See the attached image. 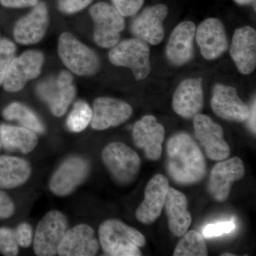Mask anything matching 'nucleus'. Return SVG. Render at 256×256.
<instances>
[{"instance_id": "1", "label": "nucleus", "mask_w": 256, "mask_h": 256, "mask_svg": "<svg viewBox=\"0 0 256 256\" xmlns=\"http://www.w3.org/2000/svg\"><path fill=\"white\" fill-rule=\"evenodd\" d=\"M166 170L173 181L181 185L195 184L206 176V160L188 133H176L168 140Z\"/></svg>"}, {"instance_id": "2", "label": "nucleus", "mask_w": 256, "mask_h": 256, "mask_svg": "<svg viewBox=\"0 0 256 256\" xmlns=\"http://www.w3.org/2000/svg\"><path fill=\"white\" fill-rule=\"evenodd\" d=\"M98 240L102 252L110 256H141L146 238L138 229L118 220L102 222L98 229Z\"/></svg>"}, {"instance_id": "3", "label": "nucleus", "mask_w": 256, "mask_h": 256, "mask_svg": "<svg viewBox=\"0 0 256 256\" xmlns=\"http://www.w3.org/2000/svg\"><path fill=\"white\" fill-rule=\"evenodd\" d=\"M104 164L116 182L130 184L140 170V158L136 151L122 142H112L102 152Z\"/></svg>"}, {"instance_id": "4", "label": "nucleus", "mask_w": 256, "mask_h": 256, "mask_svg": "<svg viewBox=\"0 0 256 256\" xmlns=\"http://www.w3.org/2000/svg\"><path fill=\"white\" fill-rule=\"evenodd\" d=\"M58 52L64 65L76 75H94L100 67V60L95 52L72 34L65 32L60 35Z\"/></svg>"}, {"instance_id": "5", "label": "nucleus", "mask_w": 256, "mask_h": 256, "mask_svg": "<svg viewBox=\"0 0 256 256\" xmlns=\"http://www.w3.org/2000/svg\"><path fill=\"white\" fill-rule=\"evenodd\" d=\"M150 50L148 43L134 37L112 47L109 60L118 66L131 68L136 80H141L150 73Z\"/></svg>"}, {"instance_id": "6", "label": "nucleus", "mask_w": 256, "mask_h": 256, "mask_svg": "<svg viewBox=\"0 0 256 256\" xmlns=\"http://www.w3.org/2000/svg\"><path fill=\"white\" fill-rule=\"evenodd\" d=\"M68 229V220L62 212L46 213L37 225L34 237V252L38 256L57 255L58 246Z\"/></svg>"}, {"instance_id": "7", "label": "nucleus", "mask_w": 256, "mask_h": 256, "mask_svg": "<svg viewBox=\"0 0 256 256\" xmlns=\"http://www.w3.org/2000/svg\"><path fill=\"white\" fill-rule=\"evenodd\" d=\"M94 20V38L96 44L102 48H112L119 42L124 28V16L112 5L96 3L90 10Z\"/></svg>"}, {"instance_id": "8", "label": "nucleus", "mask_w": 256, "mask_h": 256, "mask_svg": "<svg viewBox=\"0 0 256 256\" xmlns=\"http://www.w3.org/2000/svg\"><path fill=\"white\" fill-rule=\"evenodd\" d=\"M90 171V163L86 159L77 156H68L50 176V191L56 196H68L86 180Z\"/></svg>"}, {"instance_id": "9", "label": "nucleus", "mask_w": 256, "mask_h": 256, "mask_svg": "<svg viewBox=\"0 0 256 256\" xmlns=\"http://www.w3.org/2000/svg\"><path fill=\"white\" fill-rule=\"evenodd\" d=\"M76 92L73 77L68 72H62L56 78L41 82L37 86V94L56 117H62L66 112Z\"/></svg>"}, {"instance_id": "10", "label": "nucleus", "mask_w": 256, "mask_h": 256, "mask_svg": "<svg viewBox=\"0 0 256 256\" xmlns=\"http://www.w3.org/2000/svg\"><path fill=\"white\" fill-rule=\"evenodd\" d=\"M194 129L197 140L204 148L206 156L214 161H222L230 156V150L224 139L223 128L206 114L193 118Z\"/></svg>"}, {"instance_id": "11", "label": "nucleus", "mask_w": 256, "mask_h": 256, "mask_svg": "<svg viewBox=\"0 0 256 256\" xmlns=\"http://www.w3.org/2000/svg\"><path fill=\"white\" fill-rule=\"evenodd\" d=\"M44 56L38 50H28L15 58L6 74L3 86L6 92H20L28 80L36 78L41 73Z\"/></svg>"}, {"instance_id": "12", "label": "nucleus", "mask_w": 256, "mask_h": 256, "mask_svg": "<svg viewBox=\"0 0 256 256\" xmlns=\"http://www.w3.org/2000/svg\"><path fill=\"white\" fill-rule=\"evenodd\" d=\"M245 166L242 160L237 156L220 162L210 172L208 181V192L217 202H224L228 198L232 184L244 178Z\"/></svg>"}, {"instance_id": "13", "label": "nucleus", "mask_w": 256, "mask_h": 256, "mask_svg": "<svg viewBox=\"0 0 256 256\" xmlns=\"http://www.w3.org/2000/svg\"><path fill=\"white\" fill-rule=\"evenodd\" d=\"M210 106L218 117L226 120L245 122L250 114V108L240 100L236 89L223 84L214 87Z\"/></svg>"}, {"instance_id": "14", "label": "nucleus", "mask_w": 256, "mask_h": 256, "mask_svg": "<svg viewBox=\"0 0 256 256\" xmlns=\"http://www.w3.org/2000/svg\"><path fill=\"white\" fill-rule=\"evenodd\" d=\"M168 14L166 5L159 4L148 6L131 24L134 37L152 45L159 44L164 38L163 22Z\"/></svg>"}, {"instance_id": "15", "label": "nucleus", "mask_w": 256, "mask_h": 256, "mask_svg": "<svg viewBox=\"0 0 256 256\" xmlns=\"http://www.w3.org/2000/svg\"><path fill=\"white\" fill-rule=\"evenodd\" d=\"M164 136V127L153 116H144L133 126V142L152 161L161 158Z\"/></svg>"}, {"instance_id": "16", "label": "nucleus", "mask_w": 256, "mask_h": 256, "mask_svg": "<svg viewBox=\"0 0 256 256\" xmlns=\"http://www.w3.org/2000/svg\"><path fill=\"white\" fill-rule=\"evenodd\" d=\"M170 186L164 175H154L144 190V200L136 210L137 220L142 224L154 223L160 216L164 208Z\"/></svg>"}, {"instance_id": "17", "label": "nucleus", "mask_w": 256, "mask_h": 256, "mask_svg": "<svg viewBox=\"0 0 256 256\" xmlns=\"http://www.w3.org/2000/svg\"><path fill=\"white\" fill-rule=\"evenodd\" d=\"M92 127L96 130H104L117 127L127 121L132 114V108L124 100L110 97L96 99L92 106Z\"/></svg>"}, {"instance_id": "18", "label": "nucleus", "mask_w": 256, "mask_h": 256, "mask_svg": "<svg viewBox=\"0 0 256 256\" xmlns=\"http://www.w3.org/2000/svg\"><path fill=\"white\" fill-rule=\"evenodd\" d=\"M100 242L94 229L82 224L68 229L58 248L60 256H94L98 252Z\"/></svg>"}, {"instance_id": "19", "label": "nucleus", "mask_w": 256, "mask_h": 256, "mask_svg": "<svg viewBox=\"0 0 256 256\" xmlns=\"http://www.w3.org/2000/svg\"><path fill=\"white\" fill-rule=\"evenodd\" d=\"M202 55L207 60H214L226 52L228 38L220 20L208 18L200 24L195 33Z\"/></svg>"}, {"instance_id": "20", "label": "nucleus", "mask_w": 256, "mask_h": 256, "mask_svg": "<svg viewBox=\"0 0 256 256\" xmlns=\"http://www.w3.org/2000/svg\"><path fill=\"white\" fill-rule=\"evenodd\" d=\"M230 54L239 72L244 75L256 66V32L250 26L237 28L234 34Z\"/></svg>"}, {"instance_id": "21", "label": "nucleus", "mask_w": 256, "mask_h": 256, "mask_svg": "<svg viewBox=\"0 0 256 256\" xmlns=\"http://www.w3.org/2000/svg\"><path fill=\"white\" fill-rule=\"evenodd\" d=\"M195 33L196 26L192 22H183L175 28L166 48V58L170 64L181 66L192 60Z\"/></svg>"}, {"instance_id": "22", "label": "nucleus", "mask_w": 256, "mask_h": 256, "mask_svg": "<svg viewBox=\"0 0 256 256\" xmlns=\"http://www.w3.org/2000/svg\"><path fill=\"white\" fill-rule=\"evenodd\" d=\"M203 105L204 92L201 79H186L176 88L173 95L172 108L180 117L193 118L201 112Z\"/></svg>"}, {"instance_id": "23", "label": "nucleus", "mask_w": 256, "mask_h": 256, "mask_svg": "<svg viewBox=\"0 0 256 256\" xmlns=\"http://www.w3.org/2000/svg\"><path fill=\"white\" fill-rule=\"evenodd\" d=\"M48 22L46 5L37 3L31 12L20 18L15 25V40L25 45L38 43L46 34Z\"/></svg>"}, {"instance_id": "24", "label": "nucleus", "mask_w": 256, "mask_h": 256, "mask_svg": "<svg viewBox=\"0 0 256 256\" xmlns=\"http://www.w3.org/2000/svg\"><path fill=\"white\" fill-rule=\"evenodd\" d=\"M170 230L173 235L182 237L192 224L191 214L188 210V201L182 192L170 188L164 204Z\"/></svg>"}, {"instance_id": "25", "label": "nucleus", "mask_w": 256, "mask_h": 256, "mask_svg": "<svg viewBox=\"0 0 256 256\" xmlns=\"http://www.w3.org/2000/svg\"><path fill=\"white\" fill-rule=\"evenodd\" d=\"M32 166L23 158L0 156V188H14L22 186L31 176Z\"/></svg>"}, {"instance_id": "26", "label": "nucleus", "mask_w": 256, "mask_h": 256, "mask_svg": "<svg viewBox=\"0 0 256 256\" xmlns=\"http://www.w3.org/2000/svg\"><path fill=\"white\" fill-rule=\"evenodd\" d=\"M2 146L9 152L28 154L36 148L38 137L28 128L3 124L0 126Z\"/></svg>"}, {"instance_id": "27", "label": "nucleus", "mask_w": 256, "mask_h": 256, "mask_svg": "<svg viewBox=\"0 0 256 256\" xmlns=\"http://www.w3.org/2000/svg\"><path fill=\"white\" fill-rule=\"evenodd\" d=\"M2 114L8 120H16L22 127L28 128L36 134H44L46 131L44 124L38 116L28 106L20 102H12L6 106Z\"/></svg>"}, {"instance_id": "28", "label": "nucleus", "mask_w": 256, "mask_h": 256, "mask_svg": "<svg viewBox=\"0 0 256 256\" xmlns=\"http://www.w3.org/2000/svg\"><path fill=\"white\" fill-rule=\"evenodd\" d=\"M173 256H208L206 245L202 234L194 230L186 232L175 248Z\"/></svg>"}, {"instance_id": "29", "label": "nucleus", "mask_w": 256, "mask_h": 256, "mask_svg": "<svg viewBox=\"0 0 256 256\" xmlns=\"http://www.w3.org/2000/svg\"><path fill=\"white\" fill-rule=\"evenodd\" d=\"M92 111L90 106L84 100L74 104L66 119V127L72 132H80L90 124Z\"/></svg>"}, {"instance_id": "30", "label": "nucleus", "mask_w": 256, "mask_h": 256, "mask_svg": "<svg viewBox=\"0 0 256 256\" xmlns=\"http://www.w3.org/2000/svg\"><path fill=\"white\" fill-rule=\"evenodd\" d=\"M16 47L10 40L0 41V86L3 84L10 66L15 58Z\"/></svg>"}, {"instance_id": "31", "label": "nucleus", "mask_w": 256, "mask_h": 256, "mask_svg": "<svg viewBox=\"0 0 256 256\" xmlns=\"http://www.w3.org/2000/svg\"><path fill=\"white\" fill-rule=\"evenodd\" d=\"M18 246L14 230L8 227L0 228V254L6 256H18Z\"/></svg>"}, {"instance_id": "32", "label": "nucleus", "mask_w": 256, "mask_h": 256, "mask_svg": "<svg viewBox=\"0 0 256 256\" xmlns=\"http://www.w3.org/2000/svg\"><path fill=\"white\" fill-rule=\"evenodd\" d=\"M114 6L124 16L137 14L142 8L144 0H112Z\"/></svg>"}, {"instance_id": "33", "label": "nucleus", "mask_w": 256, "mask_h": 256, "mask_svg": "<svg viewBox=\"0 0 256 256\" xmlns=\"http://www.w3.org/2000/svg\"><path fill=\"white\" fill-rule=\"evenodd\" d=\"M236 228V224L234 222H220L206 226L203 230V236L205 238L218 237L224 234H229Z\"/></svg>"}, {"instance_id": "34", "label": "nucleus", "mask_w": 256, "mask_h": 256, "mask_svg": "<svg viewBox=\"0 0 256 256\" xmlns=\"http://www.w3.org/2000/svg\"><path fill=\"white\" fill-rule=\"evenodd\" d=\"M15 236L18 246L22 248H28L33 242V230L30 224L22 223L14 229Z\"/></svg>"}, {"instance_id": "35", "label": "nucleus", "mask_w": 256, "mask_h": 256, "mask_svg": "<svg viewBox=\"0 0 256 256\" xmlns=\"http://www.w3.org/2000/svg\"><path fill=\"white\" fill-rule=\"evenodd\" d=\"M92 0H60V9L67 14H73L84 10Z\"/></svg>"}, {"instance_id": "36", "label": "nucleus", "mask_w": 256, "mask_h": 256, "mask_svg": "<svg viewBox=\"0 0 256 256\" xmlns=\"http://www.w3.org/2000/svg\"><path fill=\"white\" fill-rule=\"evenodd\" d=\"M14 202L5 192L0 191V220H6L14 215Z\"/></svg>"}, {"instance_id": "37", "label": "nucleus", "mask_w": 256, "mask_h": 256, "mask_svg": "<svg viewBox=\"0 0 256 256\" xmlns=\"http://www.w3.org/2000/svg\"><path fill=\"white\" fill-rule=\"evenodd\" d=\"M3 6L10 8H22L35 6L38 0H0Z\"/></svg>"}, {"instance_id": "38", "label": "nucleus", "mask_w": 256, "mask_h": 256, "mask_svg": "<svg viewBox=\"0 0 256 256\" xmlns=\"http://www.w3.org/2000/svg\"><path fill=\"white\" fill-rule=\"evenodd\" d=\"M256 98L252 100V107L250 108V114H249L248 119V122L249 128L250 131L254 134H256Z\"/></svg>"}, {"instance_id": "39", "label": "nucleus", "mask_w": 256, "mask_h": 256, "mask_svg": "<svg viewBox=\"0 0 256 256\" xmlns=\"http://www.w3.org/2000/svg\"><path fill=\"white\" fill-rule=\"evenodd\" d=\"M237 4L240 5H247L252 4L254 5V10H256V0H234Z\"/></svg>"}, {"instance_id": "40", "label": "nucleus", "mask_w": 256, "mask_h": 256, "mask_svg": "<svg viewBox=\"0 0 256 256\" xmlns=\"http://www.w3.org/2000/svg\"><path fill=\"white\" fill-rule=\"evenodd\" d=\"M234 254H229V252H226V254H222V256H235Z\"/></svg>"}, {"instance_id": "41", "label": "nucleus", "mask_w": 256, "mask_h": 256, "mask_svg": "<svg viewBox=\"0 0 256 256\" xmlns=\"http://www.w3.org/2000/svg\"><path fill=\"white\" fill-rule=\"evenodd\" d=\"M2 148V141H1V137H0V150H1Z\"/></svg>"}]
</instances>
